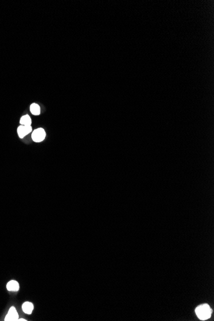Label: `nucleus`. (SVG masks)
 I'll use <instances>...</instances> for the list:
<instances>
[{
    "label": "nucleus",
    "instance_id": "obj_1",
    "mask_svg": "<svg viewBox=\"0 0 214 321\" xmlns=\"http://www.w3.org/2000/svg\"><path fill=\"white\" fill-rule=\"evenodd\" d=\"M196 313L199 319L205 320L210 317L212 310L208 304H202L196 308Z\"/></svg>",
    "mask_w": 214,
    "mask_h": 321
},
{
    "label": "nucleus",
    "instance_id": "obj_2",
    "mask_svg": "<svg viewBox=\"0 0 214 321\" xmlns=\"http://www.w3.org/2000/svg\"><path fill=\"white\" fill-rule=\"evenodd\" d=\"M46 137L45 130L43 128H38L35 129L31 134V138L34 142H41Z\"/></svg>",
    "mask_w": 214,
    "mask_h": 321
},
{
    "label": "nucleus",
    "instance_id": "obj_3",
    "mask_svg": "<svg viewBox=\"0 0 214 321\" xmlns=\"http://www.w3.org/2000/svg\"><path fill=\"white\" fill-rule=\"evenodd\" d=\"M18 317H19V315L17 312V310H16L14 306H12L9 309V311L7 315V316L5 317V321L18 320Z\"/></svg>",
    "mask_w": 214,
    "mask_h": 321
},
{
    "label": "nucleus",
    "instance_id": "obj_4",
    "mask_svg": "<svg viewBox=\"0 0 214 321\" xmlns=\"http://www.w3.org/2000/svg\"><path fill=\"white\" fill-rule=\"evenodd\" d=\"M7 290L9 291L16 292V291H18L19 289V285L18 281H16L15 280H11L7 283Z\"/></svg>",
    "mask_w": 214,
    "mask_h": 321
},
{
    "label": "nucleus",
    "instance_id": "obj_5",
    "mask_svg": "<svg viewBox=\"0 0 214 321\" xmlns=\"http://www.w3.org/2000/svg\"><path fill=\"white\" fill-rule=\"evenodd\" d=\"M22 309H23V312L26 314H31L32 313L33 310H34V305L31 303L30 302H25L23 306H22Z\"/></svg>",
    "mask_w": 214,
    "mask_h": 321
},
{
    "label": "nucleus",
    "instance_id": "obj_6",
    "mask_svg": "<svg viewBox=\"0 0 214 321\" xmlns=\"http://www.w3.org/2000/svg\"><path fill=\"white\" fill-rule=\"evenodd\" d=\"M30 112L34 116H39L41 113L40 106L36 103H33L30 106Z\"/></svg>",
    "mask_w": 214,
    "mask_h": 321
},
{
    "label": "nucleus",
    "instance_id": "obj_7",
    "mask_svg": "<svg viewBox=\"0 0 214 321\" xmlns=\"http://www.w3.org/2000/svg\"><path fill=\"white\" fill-rule=\"evenodd\" d=\"M20 124L21 125H31V119L28 115H25L20 119Z\"/></svg>",
    "mask_w": 214,
    "mask_h": 321
},
{
    "label": "nucleus",
    "instance_id": "obj_8",
    "mask_svg": "<svg viewBox=\"0 0 214 321\" xmlns=\"http://www.w3.org/2000/svg\"><path fill=\"white\" fill-rule=\"evenodd\" d=\"M18 133L19 137L21 139H23V137H25L26 135H28V133H27V132L26 131V128H25V126H24V125H20V126L18 127Z\"/></svg>",
    "mask_w": 214,
    "mask_h": 321
},
{
    "label": "nucleus",
    "instance_id": "obj_9",
    "mask_svg": "<svg viewBox=\"0 0 214 321\" xmlns=\"http://www.w3.org/2000/svg\"><path fill=\"white\" fill-rule=\"evenodd\" d=\"M18 320H21V321H26V320L24 319H18Z\"/></svg>",
    "mask_w": 214,
    "mask_h": 321
}]
</instances>
